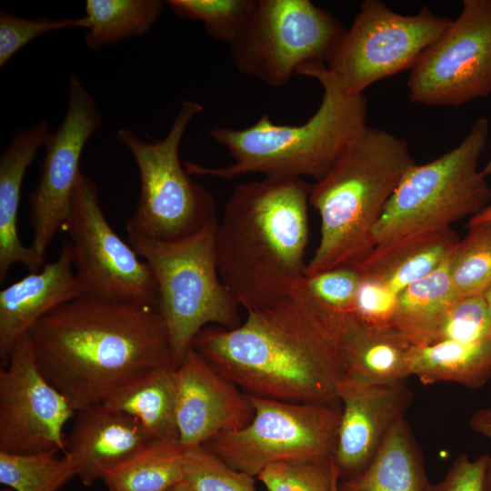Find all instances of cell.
Here are the masks:
<instances>
[{
	"instance_id": "cell-1",
	"label": "cell",
	"mask_w": 491,
	"mask_h": 491,
	"mask_svg": "<svg viewBox=\"0 0 491 491\" xmlns=\"http://www.w3.org/2000/svg\"><path fill=\"white\" fill-rule=\"evenodd\" d=\"M191 348L247 396L340 406L345 367L338 336L296 288L247 311L235 328L204 327Z\"/></svg>"
},
{
	"instance_id": "cell-2",
	"label": "cell",
	"mask_w": 491,
	"mask_h": 491,
	"mask_svg": "<svg viewBox=\"0 0 491 491\" xmlns=\"http://www.w3.org/2000/svg\"><path fill=\"white\" fill-rule=\"evenodd\" d=\"M37 366L76 412L144 374L176 366L158 306L80 296L27 334Z\"/></svg>"
},
{
	"instance_id": "cell-3",
	"label": "cell",
	"mask_w": 491,
	"mask_h": 491,
	"mask_svg": "<svg viewBox=\"0 0 491 491\" xmlns=\"http://www.w3.org/2000/svg\"><path fill=\"white\" fill-rule=\"evenodd\" d=\"M312 184L264 177L236 185L215 231L220 278L240 307L276 303L304 276Z\"/></svg>"
},
{
	"instance_id": "cell-4",
	"label": "cell",
	"mask_w": 491,
	"mask_h": 491,
	"mask_svg": "<svg viewBox=\"0 0 491 491\" xmlns=\"http://www.w3.org/2000/svg\"><path fill=\"white\" fill-rule=\"evenodd\" d=\"M297 75L315 78L323 88L321 104L309 119L298 125H277L264 114L242 129L213 127L210 136L227 150L233 163L207 167L184 162L186 171L223 179L247 174L274 179L324 177L366 128V99L364 95L346 93L326 64L307 65Z\"/></svg>"
},
{
	"instance_id": "cell-5",
	"label": "cell",
	"mask_w": 491,
	"mask_h": 491,
	"mask_svg": "<svg viewBox=\"0 0 491 491\" xmlns=\"http://www.w3.org/2000/svg\"><path fill=\"white\" fill-rule=\"evenodd\" d=\"M414 164L405 139L366 126L312 184L309 204L320 215V240L305 275L356 263L375 247L373 230Z\"/></svg>"
},
{
	"instance_id": "cell-6",
	"label": "cell",
	"mask_w": 491,
	"mask_h": 491,
	"mask_svg": "<svg viewBox=\"0 0 491 491\" xmlns=\"http://www.w3.org/2000/svg\"><path fill=\"white\" fill-rule=\"evenodd\" d=\"M217 222L182 239L164 241L128 236V243L150 266L158 287V309L176 364L207 326L225 329L241 323L239 306L224 286L215 255Z\"/></svg>"
},
{
	"instance_id": "cell-7",
	"label": "cell",
	"mask_w": 491,
	"mask_h": 491,
	"mask_svg": "<svg viewBox=\"0 0 491 491\" xmlns=\"http://www.w3.org/2000/svg\"><path fill=\"white\" fill-rule=\"evenodd\" d=\"M488 135V120L480 117L457 146L430 162L410 166L373 230L374 245L449 228L489 205L491 187L478 170Z\"/></svg>"
},
{
	"instance_id": "cell-8",
	"label": "cell",
	"mask_w": 491,
	"mask_h": 491,
	"mask_svg": "<svg viewBox=\"0 0 491 491\" xmlns=\"http://www.w3.org/2000/svg\"><path fill=\"white\" fill-rule=\"evenodd\" d=\"M202 111L198 102L185 100L162 139L144 140L126 128L116 132L118 142L131 153L140 179L138 201L125 225L128 236L174 241L218 220L213 195L191 178L179 156L184 135Z\"/></svg>"
},
{
	"instance_id": "cell-9",
	"label": "cell",
	"mask_w": 491,
	"mask_h": 491,
	"mask_svg": "<svg viewBox=\"0 0 491 491\" xmlns=\"http://www.w3.org/2000/svg\"><path fill=\"white\" fill-rule=\"evenodd\" d=\"M346 31L309 0H257L247 25L229 45L231 59L240 73L280 87L307 65H326Z\"/></svg>"
},
{
	"instance_id": "cell-10",
	"label": "cell",
	"mask_w": 491,
	"mask_h": 491,
	"mask_svg": "<svg viewBox=\"0 0 491 491\" xmlns=\"http://www.w3.org/2000/svg\"><path fill=\"white\" fill-rule=\"evenodd\" d=\"M254 407L243 428L218 434L203 446L232 468L253 476L286 460L331 458L336 447L341 407L247 396Z\"/></svg>"
},
{
	"instance_id": "cell-11",
	"label": "cell",
	"mask_w": 491,
	"mask_h": 491,
	"mask_svg": "<svg viewBox=\"0 0 491 491\" xmlns=\"http://www.w3.org/2000/svg\"><path fill=\"white\" fill-rule=\"evenodd\" d=\"M451 23L428 7L404 15L380 0H366L326 66L346 93L363 95L376 81L411 69Z\"/></svg>"
},
{
	"instance_id": "cell-12",
	"label": "cell",
	"mask_w": 491,
	"mask_h": 491,
	"mask_svg": "<svg viewBox=\"0 0 491 491\" xmlns=\"http://www.w3.org/2000/svg\"><path fill=\"white\" fill-rule=\"evenodd\" d=\"M73 248L82 295L158 306V287L149 265L110 226L95 181L81 175L63 225Z\"/></svg>"
},
{
	"instance_id": "cell-13",
	"label": "cell",
	"mask_w": 491,
	"mask_h": 491,
	"mask_svg": "<svg viewBox=\"0 0 491 491\" xmlns=\"http://www.w3.org/2000/svg\"><path fill=\"white\" fill-rule=\"evenodd\" d=\"M409 99L458 106L491 95V0H464L459 16L416 59Z\"/></svg>"
},
{
	"instance_id": "cell-14",
	"label": "cell",
	"mask_w": 491,
	"mask_h": 491,
	"mask_svg": "<svg viewBox=\"0 0 491 491\" xmlns=\"http://www.w3.org/2000/svg\"><path fill=\"white\" fill-rule=\"evenodd\" d=\"M102 121L97 105L76 75H70L65 117L48 135L35 187L28 194L30 247L45 260L51 241L68 215L82 173L79 163L87 141Z\"/></svg>"
},
{
	"instance_id": "cell-15",
	"label": "cell",
	"mask_w": 491,
	"mask_h": 491,
	"mask_svg": "<svg viewBox=\"0 0 491 491\" xmlns=\"http://www.w3.org/2000/svg\"><path fill=\"white\" fill-rule=\"evenodd\" d=\"M75 414L68 400L39 369L25 336L0 369V452L65 453L64 429Z\"/></svg>"
},
{
	"instance_id": "cell-16",
	"label": "cell",
	"mask_w": 491,
	"mask_h": 491,
	"mask_svg": "<svg viewBox=\"0 0 491 491\" xmlns=\"http://www.w3.org/2000/svg\"><path fill=\"white\" fill-rule=\"evenodd\" d=\"M175 382L178 442L184 450L243 428L253 418L247 395L192 348L175 366Z\"/></svg>"
},
{
	"instance_id": "cell-17",
	"label": "cell",
	"mask_w": 491,
	"mask_h": 491,
	"mask_svg": "<svg viewBox=\"0 0 491 491\" xmlns=\"http://www.w3.org/2000/svg\"><path fill=\"white\" fill-rule=\"evenodd\" d=\"M341 416L333 463L339 480L360 474L393 426L410 406L414 394L406 382L362 384L344 379L338 387Z\"/></svg>"
},
{
	"instance_id": "cell-18",
	"label": "cell",
	"mask_w": 491,
	"mask_h": 491,
	"mask_svg": "<svg viewBox=\"0 0 491 491\" xmlns=\"http://www.w3.org/2000/svg\"><path fill=\"white\" fill-rule=\"evenodd\" d=\"M155 442L134 417L98 403L75 412L64 455L91 486Z\"/></svg>"
},
{
	"instance_id": "cell-19",
	"label": "cell",
	"mask_w": 491,
	"mask_h": 491,
	"mask_svg": "<svg viewBox=\"0 0 491 491\" xmlns=\"http://www.w3.org/2000/svg\"><path fill=\"white\" fill-rule=\"evenodd\" d=\"M82 296L70 241L58 257L0 292V359L5 366L14 346L45 316Z\"/></svg>"
},
{
	"instance_id": "cell-20",
	"label": "cell",
	"mask_w": 491,
	"mask_h": 491,
	"mask_svg": "<svg viewBox=\"0 0 491 491\" xmlns=\"http://www.w3.org/2000/svg\"><path fill=\"white\" fill-rule=\"evenodd\" d=\"M47 120L27 128H20L0 155V283L15 264L24 265L30 273L45 265L18 235V211L24 176L36 153L50 135Z\"/></svg>"
},
{
	"instance_id": "cell-21",
	"label": "cell",
	"mask_w": 491,
	"mask_h": 491,
	"mask_svg": "<svg viewBox=\"0 0 491 491\" xmlns=\"http://www.w3.org/2000/svg\"><path fill=\"white\" fill-rule=\"evenodd\" d=\"M459 240L450 227L414 234L376 245L354 264L362 281L398 297L408 286L438 268Z\"/></svg>"
},
{
	"instance_id": "cell-22",
	"label": "cell",
	"mask_w": 491,
	"mask_h": 491,
	"mask_svg": "<svg viewBox=\"0 0 491 491\" xmlns=\"http://www.w3.org/2000/svg\"><path fill=\"white\" fill-rule=\"evenodd\" d=\"M339 343L345 379L389 384L406 382L412 376L414 346L393 327L367 326L351 314L340 329Z\"/></svg>"
},
{
	"instance_id": "cell-23",
	"label": "cell",
	"mask_w": 491,
	"mask_h": 491,
	"mask_svg": "<svg viewBox=\"0 0 491 491\" xmlns=\"http://www.w3.org/2000/svg\"><path fill=\"white\" fill-rule=\"evenodd\" d=\"M422 451L406 418L387 434L369 465L357 476L339 480L337 491H427Z\"/></svg>"
},
{
	"instance_id": "cell-24",
	"label": "cell",
	"mask_w": 491,
	"mask_h": 491,
	"mask_svg": "<svg viewBox=\"0 0 491 491\" xmlns=\"http://www.w3.org/2000/svg\"><path fill=\"white\" fill-rule=\"evenodd\" d=\"M134 417L155 441H177L175 366L124 384L103 402Z\"/></svg>"
},
{
	"instance_id": "cell-25",
	"label": "cell",
	"mask_w": 491,
	"mask_h": 491,
	"mask_svg": "<svg viewBox=\"0 0 491 491\" xmlns=\"http://www.w3.org/2000/svg\"><path fill=\"white\" fill-rule=\"evenodd\" d=\"M448 258L397 297L392 327L414 346L435 342L447 312L458 298L450 279Z\"/></svg>"
},
{
	"instance_id": "cell-26",
	"label": "cell",
	"mask_w": 491,
	"mask_h": 491,
	"mask_svg": "<svg viewBox=\"0 0 491 491\" xmlns=\"http://www.w3.org/2000/svg\"><path fill=\"white\" fill-rule=\"evenodd\" d=\"M410 368L411 376L423 385L450 382L478 388L491 378V340L414 346Z\"/></svg>"
},
{
	"instance_id": "cell-27",
	"label": "cell",
	"mask_w": 491,
	"mask_h": 491,
	"mask_svg": "<svg viewBox=\"0 0 491 491\" xmlns=\"http://www.w3.org/2000/svg\"><path fill=\"white\" fill-rule=\"evenodd\" d=\"M165 6L161 0H87L85 42L97 51L104 46L147 34Z\"/></svg>"
},
{
	"instance_id": "cell-28",
	"label": "cell",
	"mask_w": 491,
	"mask_h": 491,
	"mask_svg": "<svg viewBox=\"0 0 491 491\" xmlns=\"http://www.w3.org/2000/svg\"><path fill=\"white\" fill-rule=\"evenodd\" d=\"M184 449L156 441L103 477L108 491H166L183 482Z\"/></svg>"
},
{
	"instance_id": "cell-29",
	"label": "cell",
	"mask_w": 491,
	"mask_h": 491,
	"mask_svg": "<svg viewBox=\"0 0 491 491\" xmlns=\"http://www.w3.org/2000/svg\"><path fill=\"white\" fill-rule=\"evenodd\" d=\"M57 451L0 452V483L15 491H58L74 476L71 460Z\"/></svg>"
},
{
	"instance_id": "cell-30",
	"label": "cell",
	"mask_w": 491,
	"mask_h": 491,
	"mask_svg": "<svg viewBox=\"0 0 491 491\" xmlns=\"http://www.w3.org/2000/svg\"><path fill=\"white\" fill-rule=\"evenodd\" d=\"M360 284L357 266L347 264L304 275L295 288L312 302L338 335L341 324L353 313Z\"/></svg>"
},
{
	"instance_id": "cell-31",
	"label": "cell",
	"mask_w": 491,
	"mask_h": 491,
	"mask_svg": "<svg viewBox=\"0 0 491 491\" xmlns=\"http://www.w3.org/2000/svg\"><path fill=\"white\" fill-rule=\"evenodd\" d=\"M457 297L484 294L491 286V224L469 225L448 258Z\"/></svg>"
},
{
	"instance_id": "cell-32",
	"label": "cell",
	"mask_w": 491,
	"mask_h": 491,
	"mask_svg": "<svg viewBox=\"0 0 491 491\" xmlns=\"http://www.w3.org/2000/svg\"><path fill=\"white\" fill-rule=\"evenodd\" d=\"M178 16L201 21L214 39L232 44L250 21L257 0H169Z\"/></svg>"
},
{
	"instance_id": "cell-33",
	"label": "cell",
	"mask_w": 491,
	"mask_h": 491,
	"mask_svg": "<svg viewBox=\"0 0 491 491\" xmlns=\"http://www.w3.org/2000/svg\"><path fill=\"white\" fill-rule=\"evenodd\" d=\"M268 491H333L339 482L331 458H304L267 466L258 475Z\"/></svg>"
},
{
	"instance_id": "cell-34",
	"label": "cell",
	"mask_w": 491,
	"mask_h": 491,
	"mask_svg": "<svg viewBox=\"0 0 491 491\" xmlns=\"http://www.w3.org/2000/svg\"><path fill=\"white\" fill-rule=\"evenodd\" d=\"M183 482L191 491H256L255 476L232 468L203 446L184 450Z\"/></svg>"
},
{
	"instance_id": "cell-35",
	"label": "cell",
	"mask_w": 491,
	"mask_h": 491,
	"mask_svg": "<svg viewBox=\"0 0 491 491\" xmlns=\"http://www.w3.org/2000/svg\"><path fill=\"white\" fill-rule=\"evenodd\" d=\"M486 340H491V316L484 294H478L458 297L455 301L434 343H477Z\"/></svg>"
},
{
	"instance_id": "cell-36",
	"label": "cell",
	"mask_w": 491,
	"mask_h": 491,
	"mask_svg": "<svg viewBox=\"0 0 491 491\" xmlns=\"http://www.w3.org/2000/svg\"><path fill=\"white\" fill-rule=\"evenodd\" d=\"M70 27L88 28L85 16L79 18H53L39 16L25 18L1 10L0 12V67L24 46L49 32Z\"/></svg>"
},
{
	"instance_id": "cell-37",
	"label": "cell",
	"mask_w": 491,
	"mask_h": 491,
	"mask_svg": "<svg viewBox=\"0 0 491 491\" xmlns=\"http://www.w3.org/2000/svg\"><path fill=\"white\" fill-rule=\"evenodd\" d=\"M489 455L471 459L463 454L457 456L446 476L436 484L430 483L427 491H485Z\"/></svg>"
},
{
	"instance_id": "cell-38",
	"label": "cell",
	"mask_w": 491,
	"mask_h": 491,
	"mask_svg": "<svg viewBox=\"0 0 491 491\" xmlns=\"http://www.w3.org/2000/svg\"><path fill=\"white\" fill-rule=\"evenodd\" d=\"M471 428L491 443V406L476 410L469 420ZM485 491H491V455L486 475Z\"/></svg>"
},
{
	"instance_id": "cell-39",
	"label": "cell",
	"mask_w": 491,
	"mask_h": 491,
	"mask_svg": "<svg viewBox=\"0 0 491 491\" xmlns=\"http://www.w3.org/2000/svg\"><path fill=\"white\" fill-rule=\"evenodd\" d=\"M478 224H491V203L482 209L478 214L472 216L468 225Z\"/></svg>"
},
{
	"instance_id": "cell-40",
	"label": "cell",
	"mask_w": 491,
	"mask_h": 491,
	"mask_svg": "<svg viewBox=\"0 0 491 491\" xmlns=\"http://www.w3.org/2000/svg\"><path fill=\"white\" fill-rule=\"evenodd\" d=\"M166 491H191V490L185 483L181 482Z\"/></svg>"
},
{
	"instance_id": "cell-41",
	"label": "cell",
	"mask_w": 491,
	"mask_h": 491,
	"mask_svg": "<svg viewBox=\"0 0 491 491\" xmlns=\"http://www.w3.org/2000/svg\"><path fill=\"white\" fill-rule=\"evenodd\" d=\"M484 296L491 316V286L484 293Z\"/></svg>"
},
{
	"instance_id": "cell-42",
	"label": "cell",
	"mask_w": 491,
	"mask_h": 491,
	"mask_svg": "<svg viewBox=\"0 0 491 491\" xmlns=\"http://www.w3.org/2000/svg\"><path fill=\"white\" fill-rule=\"evenodd\" d=\"M482 173H483L486 176L491 175V157H490V159L488 160V162L486 163V165H485V167L482 169Z\"/></svg>"
},
{
	"instance_id": "cell-43",
	"label": "cell",
	"mask_w": 491,
	"mask_h": 491,
	"mask_svg": "<svg viewBox=\"0 0 491 491\" xmlns=\"http://www.w3.org/2000/svg\"><path fill=\"white\" fill-rule=\"evenodd\" d=\"M337 486H338V484L336 486V487L334 488L333 491H337Z\"/></svg>"
}]
</instances>
